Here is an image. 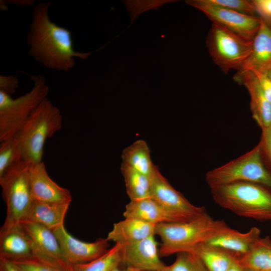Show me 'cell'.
<instances>
[{
    "mask_svg": "<svg viewBox=\"0 0 271 271\" xmlns=\"http://www.w3.org/2000/svg\"><path fill=\"white\" fill-rule=\"evenodd\" d=\"M50 5L51 2H40L33 9L27 35L28 53L48 69L68 71L75 66V58L86 59L92 52L75 50L71 31L50 19Z\"/></svg>",
    "mask_w": 271,
    "mask_h": 271,
    "instance_id": "obj_1",
    "label": "cell"
},
{
    "mask_svg": "<svg viewBox=\"0 0 271 271\" xmlns=\"http://www.w3.org/2000/svg\"><path fill=\"white\" fill-rule=\"evenodd\" d=\"M229 228L224 220L214 219L207 211L188 221L157 224L155 233L161 240L160 256L191 251Z\"/></svg>",
    "mask_w": 271,
    "mask_h": 271,
    "instance_id": "obj_2",
    "label": "cell"
},
{
    "mask_svg": "<svg viewBox=\"0 0 271 271\" xmlns=\"http://www.w3.org/2000/svg\"><path fill=\"white\" fill-rule=\"evenodd\" d=\"M214 202L222 208L258 221L271 220V188L237 182L211 189Z\"/></svg>",
    "mask_w": 271,
    "mask_h": 271,
    "instance_id": "obj_3",
    "label": "cell"
},
{
    "mask_svg": "<svg viewBox=\"0 0 271 271\" xmlns=\"http://www.w3.org/2000/svg\"><path fill=\"white\" fill-rule=\"evenodd\" d=\"M59 109L47 98L32 112L20 131L23 159L32 165L42 162L44 145L62 126Z\"/></svg>",
    "mask_w": 271,
    "mask_h": 271,
    "instance_id": "obj_4",
    "label": "cell"
},
{
    "mask_svg": "<svg viewBox=\"0 0 271 271\" xmlns=\"http://www.w3.org/2000/svg\"><path fill=\"white\" fill-rule=\"evenodd\" d=\"M32 89L16 98L0 91V142L17 134L32 112L47 98L49 91L45 77L31 75Z\"/></svg>",
    "mask_w": 271,
    "mask_h": 271,
    "instance_id": "obj_5",
    "label": "cell"
},
{
    "mask_svg": "<svg viewBox=\"0 0 271 271\" xmlns=\"http://www.w3.org/2000/svg\"><path fill=\"white\" fill-rule=\"evenodd\" d=\"M211 189L237 182H250L271 188V173L263 160L258 144L251 151L211 171L205 176Z\"/></svg>",
    "mask_w": 271,
    "mask_h": 271,
    "instance_id": "obj_6",
    "label": "cell"
},
{
    "mask_svg": "<svg viewBox=\"0 0 271 271\" xmlns=\"http://www.w3.org/2000/svg\"><path fill=\"white\" fill-rule=\"evenodd\" d=\"M31 165L22 160L0 176L2 195L7 206L3 225L20 223L27 218L34 201L30 183Z\"/></svg>",
    "mask_w": 271,
    "mask_h": 271,
    "instance_id": "obj_7",
    "label": "cell"
},
{
    "mask_svg": "<svg viewBox=\"0 0 271 271\" xmlns=\"http://www.w3.org/2000/svg\"><path fill=\"white\" fill-rule=\"evenodd\" d=\"M206 45L214 63L225 73L239 71L251 53L252 41H247L218 25L212 24Z\"/></svg>",
    "mask_w": 271,
    "mask_h": 271,
    "instance_id": "obj_8",
    "label": "cell"
},
{
    "mask_svg": "<svg viewBox=\"0 0 271 271\" xmlns=\"http://www.w3.org/2000/svg\"><path fill=\"white\" fill-rule=\"evenodd\" d=\"M186 3L201 11L212 24L223 27L249 41H253L261 25L259 17L218 7L206 0H189Z\"/></svg>",
    "mask_w": 271,
    "mask_h": 271,
    "instance_id": "obj_9",
    "label": "cell"
},
{
    "mask_svg": "<svg viewBox=\"0 0 271 271\" xmlns=\"http://www.w3.org/2000/svg\"><path fill=\"white\" fill-rule=\"evenodd\" d=\"M21 223L33 240L34 257L59 271H73L53 231L35 222L24 221Z\"/></svg>",
    "mask_w": 271,
    "mask_h": 271,
    "instance_id": "obj_10",
    "label": "cell"
},
{
    "mask_svg": "<svg viewBox=\"0 0 271 271\" xmlns=\"http://www.w3.org/2000/svg\"><path fill=\"white\" fill-rule=\"evenodd\" d=\"M53 231L66 259L72 266L90 262L103 255L109 249V241L106 238H99L92 242L81 241L70 234L64 225Z\"/></svg>",
    "mask_w": 271,
    "mask_h": 271,
    "instance_id": "obj_11",
    "label": "cell"
},
{
    "mask_svg": "<svg viewBox=\"0 0 271 271\" xmlns=\"http://www.w3.org/2000/svg\"><path fill=\"white\" fill-rule=\"evenodd\" d=\"M123 245V265L125 267L139 271H163L166 265L160 259L155 235Z\"/></svg>",
    "mask_w": 271,
    "mask_h": 271,
    "instance_id": "obj_12",
    "label": "cell"
},
{
    "mask_svg": "<svg viewBox=\"0 0 271 271\" xmlns=\"http://www.w3.org/2000/svg\"><path fill=\"white\" fill-rule=\"evenodd\" d=\"M151 197L172 211L191 216L197 217L206 212L204 207L193 205L174 188L158 168L151 177Z\"/></svg>",
    "mask_w": 271,
    "mask_h": 271,
    "instance_id": "obj_13",
    "label": "cell"
},
{
    "mask_svg": "<svg viewBox=\"0 0 271 271\" xmlns=\"http://www.w3.org/2000/svg\"><path fill=\"white\" fill-rule=\"evenodd\" d=\"M123 215L124 217L136 218L155 225L185 222L196 217L172 211L151 197L130 201L125 205Z\"/></svg>",
    "mask_w": 271,
    "mask_h": 271,
    "instance_id": "obj_14",
    "label": "cell"
},
{
    "mask_svg": "<svg viewBox=\"0 0 271 271\" xmlns=\"http://www.w3.org/2000/svg\"><path fill=\"white\" fill-rule=\"evenodd\" d=\"M31 192L34 200L54 203H70V191L55 182L49 176L43 162L31 165Z\"/></svg>",
    "mask_w": 271,
    "mask_h": 271,
    "instance_id": "obj_15",
    "label": "cell"
},
{
    "mask_svg": "<svg viewBox=\"0 0 271 271\" xmlns=\"http://www.w3.org/2000/svg\"><path fill=\"white\" fill-rule=\"evenodd\" d=\"M33 256V241L22 223L3 225L0 230V258L15 261Z\"/></svg>",
    "mask_w": 271,
    "mask_h": 271,
    "instance_id": "obj_16",
    "label": "cell"
},
{
    "mask_svg": "<svg viewBox=\"0 0 271 271\" xmlns=\"http://www.w3.org/2000/svg\"><path fill=\"white\" fill-rule=\"evenodd\" d=\"M233 79L246 88L250 97L252 116L261 129L271 126V103L266 98L254 74L249 71L239 70Z\"/></svg>",
    "mask_w": 271,
    "mask_h": 271,
    "instance_id": "obj_17",
    "label": "cell"
},
{
    "mask_svg": "<svg viewBox=\"0 0 271 271\" xmlns=\"http://www.w3.org/2000/svg\"><path fill=\"white\" fill-rule=\"evenodd\" d=\"M240 70L249 71L256 77L271 74V27L262 19L251 53Z\"/></svg>",
    "mask_w": 271,
    "mask_h": 271,
    "instance_id": "obj_18",
    "label": "cell"
},
{
    "mask_svg": "<svg viewBox=\"0 0 271 271\" xmlns=\"http://www.w3.org/2000/svg\"><path fill=\"white\" fill-rule=\"evenodd\" d=\"M260 229L256 227H251L246 233H241L230 227L204 243L229 251L235 254L239 260L250 251L260 237Z\"/></svg>",
    "mask_w": 271,
    "mask_h": 271,
    "instance_id": "obj_19",
    "label": "cell"
},
{
    "mask_svg": "<svg viewBox=\"0 0 271 271\" xmlns=\"http://www.w3.org/2000/svg\"><path fill=\"white\" fill-rule=\"evenodd\" d=\"M156 225L133 217H124L121 221L113 224L108 233V241L127 244L155 235Z\"/></svg>",
    "mask_w": 271,
    "mask_h": 271,
    "instance_id": "obj_20",
    "label": "cell"
},
{
    "mask_svg": "<svg viewBox=\"0 0 271 271\" xmlns=\"http://www.w3.org/2000/svg\"><path fill=\"white\" fill-rule=\"evenodd\" d=\"M70 204L34 200L25 221L39 224L54 231L64 225V218Z\"/></svg>",
    "mask_w": 271,
    "mask_h": 271,
    "instance_id": "obj_21",
    "label": "cell"
},
{
    "mask_svg": "<svg viewBox=\"0 0 271 271\" xmlns=\"http://www.w3.org/2000/svg\"><path fill=\"white\" fill-rule=\"evenodd\" d=\"M122 163L152 177L157 167L153 163L146 141L139 140L125 148L121 154Z\"/></svg>",
    "mask_w": 271,
    "mask_h": 271,
    "instance_id": "obj_22",
    "label": "cell"
},
{
    "mask_svg": "<svg viewBox=\"0 0 271 271\" xmlns=\"http://www.w3.org/2000/svg\"><path fill=\"white\" fill-rule=\"evenodd\" d=\"M202 260L209 271H226L238 258L223 248L202 243L191 251Z\"/></svg>",
    "mask_w": 271,
    "mask_h": 271,
    "instance_id": "obj_23",
    "label": "cell"
},
{
    "mask_svg": "<svg viewBox=\"0 0 271 271\" xmlns=\"http://www.w3.org/2000/svg\"><path fill=\"white\" fill-rule=\"evenodd\" d=\"M238 261L246 269L252 271H271L270 237H260L250 251L242 256Z\"/></svg>",
    "mask_w": 271,
    "mask_h": 271,
    "instance_id": "obj_24",
    "label": "cell"
},
{
    "mask_svg": "<svg viewBox=\"0 0 271 271\" xmlns=\"http://www.w3.org/2000/svg\"><path fill=\"white\" fill-rule=\"evenodd\" d=\"M121 172L123 177L130 201L151 197V178L121 163Z\"/></svg>",
    "mask_w": 271,
    "mask_h": 271,
    "instance_id": "obj_25",
    "label": "cell"
},
{
    "mask_svg": "<svg viewBox=\"0 0 271 271\" xmlns=\"http://www.w3.org/2000/svg\"><path fill=\"white\" fill-rule=\"evenodd\" d=\"M123 244L116 243L102 256L73 266V271H111L123 264Z\"/></svg>",
    "mask_w": 271,
    "mask_h": 271,
    "instance_id": "obj_26",
    "label": "cell"
},
{
    "mask_svg": "<svg viewBox=\"0 0 271 271\" xmlns=\"http://www.w3.org/2000/svg\"><path fill=\"white\" fill-rule=\"evenodd\" d=\"M0 176L9 168L23 160L19 136H14L0 142Z\"/></svg>",
    "mask_w": 271,
    "mask_h": 271,
    "instance_id": "obj_27",
    "label": "cell"
},
{
    "mask_svg": "<svg viewBox=\"0 0 271 271\" xmlns=\"http://www.w3.org/2000/svg\"><path fill=\"white\" fill-rule=\"evenodd\" d=\"M163 271H209L202 260L195 253L184 251L177 253L175 261L166 265Z\"/></svg>",
    "mask_w": 271,
    "mask_h": 271,
    "instance_id": "obj_28",
    "label": "cell"
},
{
    "mask_svg": "<svg viewBox=\"0 0 271 271\" xmlns=\"http://www.w3.org/2000/svg\"><path fill=\"white\" fill-rule=\"evenodd\" d=\"M215 6L236 11L244 14L255 16L252 1L247 0H206Z\"/></svg>",
    "mask_w": 271,
    "mask_h": 271,
    "instance_id": "obj_29",
    "label": "cell"
},
{
    "mask_svg": "<svg viewBox=\"0 0 271 271\" xmlns=\"http://www.w3.org/2000/svg\"><path fill=\"white\" fill-rule=\"evenodd\" d=\"M259 144L264 164L271 173V126L261 129Z\"/></svg>",
    "mask_w": 271,
    "mask_h": 271,
    "instance_id": "obj_30",
    "label": "cell"
},
{
    "mask_svg": "<svg viewBox=\"0 0 271 271\" xmlns=\"http://www.w3.org/2000/svg\"><path fill=\"white\" fill-rule=\"evenodd\" d=\"M12 261L24 271H59L34 257Z\"/></svg>",
    "mask_w": 271,
    "mask_h": 271,
    "instance_id": "obj_31",
    "label": "cell"
},
{
    "mask_svg": "<svg viewBox=\"0 0 271 271\" xmlns=\"http://www.w3.org/2000/svg\"><path fill=\"white\" fill-rule=\"evenodd\" d=\"M252 2L256 13L271 27V0H253Z\"/></svg>",
    "mask_w": 271,
    "mask_h": 271,
    "instance_id": "obj_32",
    "label": "cell"
},
{
    "mask_svg": "<svg viewBox=\"0 0 271 271\" xmlns=\"http://www.w3.org/2000/svg\"><path fill=\"white\" fill-rule=\"evenodd\" d=\"M19 88V80L15 75H0V91L11 95Z\"/></svg>",
    "mask_w": 271,
    "mask_h": 271,
    "instance_id": "obj_33",
    "label": "cell"
},
{
    "mask_svg": "<svg viewBox=\"0 0 271 271\" xmlns=\"http://www.w3.org/2000/svg\"><path fill=\"white\" fill-rule=\"evenodd\" d=\"M256 77L266 98L271 103V74Z\"/></svg>",
    "mask_w": 271,
    "mask_h": 271,
    "instance_id": "obj_34",
    "label": "cell"
},
{
    "mask_svg": "<svg viewBox=\"0 0 271 271\" xmlns=\"http://www.w3.org/2000/svg\"><path fill=\"white\" fill-rule=\"evenodd\" d=\"M0 271H24L11 260L0 258Z\"/></svg>",
    "mask_w": 271,
    "mask_h": 271,
    "instance_id": "obj_35",
    "label": "cell"
},
{
    "mask_svg": "<svg viewBox=\"0 0 271 271\" xmlns=\"http://www.w3.org/2000/svg\"><path fill=\"white\" fill-rule=\"evenodd\" d=\"M226 271H246L238 261L233 263Z\"/></svg>",
    "mask_w": 271,
    "mask_h": 271,
    "instance_id": "obj_36",
    "label": "cell"
},
{
    "mask_svg": "<svg viewBox=\"0 0 271 271\" xmlns=\"http://www.w3.org/2000/svg\"><path fill=\"white\" fill-rule=\"evenodd\" d=\"M111 271H139L137 269H134L131 268L125 267L124 268L121 269L120 267L116 268Z\"/></svg>",
    "mask_w": 271,
    "mask_h": 271,
    "instance_id": "obj_37",
    "label": "cell"
},
{
    "mask_svg": "<svg viewBox=\"0 0 271 271\" xmlns=\"http://www.w3.org/2000/svg\"><path fill=\"white\" fill-rule=\"evenodd\" d=\"M245 270H246V271H252V270H248V269H245Z\"/></svg>",
    "mask_w": 271,
    "mask_h": 271,
    "instance_id": "obj_38",
    "label": "cell"
}]
</instances>
